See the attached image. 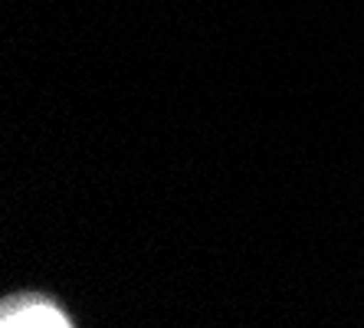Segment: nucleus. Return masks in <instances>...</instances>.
I'll return each instance as SVG.
<instances>
[{
	"label": "nucleus",
	"instance_id": "1",
	"mask_svg": "<svg viewBox=\"0 0 364 328\" xmlns=\"http://www.w3.org/2000/svg\"><path fill=\"white\" fill-rule=\"evenodd\" d=\"M4 325L7 328H14V325H20V328H66L69 322H66V315L56 312L50 302H26V305H20L17 312L14 309L4 312Z\"/></svg>",
	"mask_w": 364,
	"mask_h": 328
}]
</instances>
